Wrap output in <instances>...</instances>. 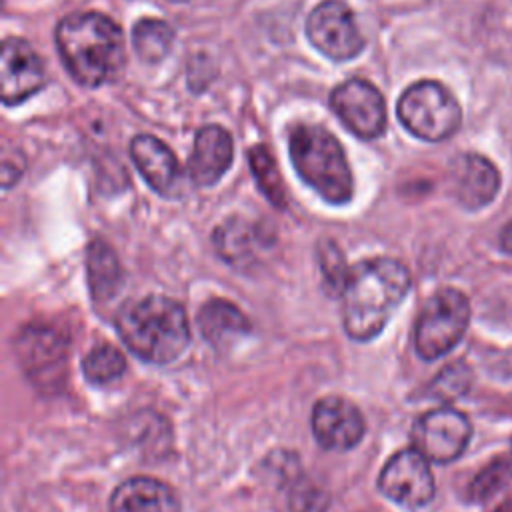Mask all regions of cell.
<instances>
[{
  "mask_svg": "<svg viewBox=\"0 0 512 512\" xmlns=\"http://www.w3.org/2000/svg\"><path fill=\"white\" fill-rule=\"evenodd\" d=\"M312 432L324 450L344 452L354 448L364 432L362 412L342 396H326L314 404Z\"/></svg>",
  "mask_w": 512,
  "mask_h": 512,
  "instance_id": "13",
  "label": "cell"
},
{
  "mask_svg": "<svg viewBox=\"0 0 512 512\" xmlns=\"http://www.w3.org/2000/svg\"><path fill=\"white\" fill-rule=\"evenodd\" d=\"M46 70L36 50L22 38H6L0 56V96L6 106L20 104L40 92Z\"/></svg>",
  "mask_w": 512,
  "mask_h": 512,
  "instance_id": "11",
  "label": "cell"
},
{
  "mask_svg": "<svg viewBox=\"0 0 512 512\" xmlns=\"http://www.w3.org/2000/svg\"><path fill=\"white\" fill-rule=\"evenodd\" d=\"M234 158V144L228 130L218 124L202 126L196 132L194 148L188 162V172L194 184L212 186L216 184Z\"/></svg>",
  "mask_w": 512,
  "mask_h": 512,
  "instance_id": "16",
  "label": "cell"
},
{
  "mask_svg": "<svg viewBox=\"0 0 512 512\" xmlns=\"http://www.w3.org/2000/svg\"><path fill=\"white\" fill-rule=\"evenodd\" d=\"M450 182L456 200L466 210L484 208L500 190V174L496 166L474 152L460 154L452 160Z\"/></svg>",
  "mask_w": 512,
  "mask_h": 512,
  "instance_id": "14",
  "label": "cell"
},
{
  "mask_svg": "<svg viewBox=\"0 0 512 512\" xmlns=\"http://www.w3.org/2000/svg\"><path fill=\"white\" fill-rule=\"evenodd\" d=\"M86 272L92 296L100 302L114 298L122 286V268L118 256L104 240H94L88 246Z\"/></svg>",
  "mask_w": 512,
  "mask_h": 512,
  "instance_id": "19",
  "label": "cell"
},
{
  "mask_svg": "<svg viewBox=\"0 0 512 512\" xmlns=\"http://www.w3.org/2000/svg\"><path fill=\"white\" fill-rule=\"evenodd\" d=\"M168 2H188V0H168Z\"/></svg>",
  "mask_w": 512,
  "mask_h": 512,
  "instance_id": "29",
  "label": "cell"
},
{
  "mask_svg": "<svg viewBox=\"0 0 512 512\" xmlns=\"http://www.w3.org/2000/svg\"><path fill=\"white\" fill-rule=\"evenodd\" d=\"M56 48L68 74L82 86L112 82L124 68L126 44L120 26L104 14L82 12L60 20Z\"/></svg>",
  "mask_w": 512,
  "mask_h": 512,
  "instance_id": "2",
  "label": "cell"
},
{
  "mask_svg": "<svg viewBox=\"0 0 512 512\" xmlns=\"http://www.w3.org/2000/svg\"><path fill=\"white\" fill-rule=\"evenodd\" d=\"M114 324L128 350L150 364L176 360L190 342L186 310L166 296L152 294L126 302Z\"/></svg>",
  "mask_w": 512,
  "mask_h": 512,
  "instance_id": "3",
  "label": "cell"
},
{
  "mask_svg": "<svg viewBox=\"0 0 512 512\" xmlns=\"http://www.w3.org/2000/svg\"><path fill=\"white\" fill-rule=\"evenodd\" d=\"M472 436L470 420L454 408H436L422 414L414 428V448L430 462L448 464L468 446Z\"/></svg>",
  "mask_w": 512,
  "mask_h": 512,
  "instance_id": "8",
  "label": "cell"
},
{
  "mask_svg": "<svg viewBox=\"0 0 512 512\" xmlns=\"http://www.w3.org/2000/svg\"><path fill=\"white\" fill-rule=\"evenodd\" d=\"M290 158L298 176L330 204H346L354 180L340 142L322 126H296L290 132Z\"/></svg>",
  "mask_w": 512,
  "mask_h": 512,
  "instance_id": "4",
  "label": "cell"
},
{
  "mask_svg": "<svg viewBox=\"0 0 512 512\" xmlns=\"http://www.w3.org/2000/svg\"><path fill=\"white\" fill-rule=\"evenodd\" d=\"M82 372L88 382L96 386H106L122 378V374L126 372V358L118 348L110 344H100L84 356Z\"/></svg>",
  "mask_w": 512,
  "mask_h": 512,
  "instance_id": "22",
  "label": "cell"
},
{
  "mask_svg": "<svg viewBox=\"0 0 512 512\" xmlns=\"http://www.w3.org/2000/svg\"><path fill=\"white\" fill-rule=\"evenodd\" d=\"M330 108L340 122L358 138L374 140L386 128V104L376 86L366 80L350 78L330 94Z\"/></svg>",
  "mask_w": 512,
  "mask_h": 512,
  "instance_id": "9",
  "label": "cell"
},
{
  "mask_svg": "<svg viewBox=\"0 0 512 512\" xmlns=\"http://www.w3.org/2000/svg\"><path fill=\"white\" fill-rule=\"evenodd\" d=\"M500 246L504 252L512 254V220L500 232Z\"/></svg>",
  "mask_w": 512,
  "mask_h": 512,
  "instance_id": "27",
  "label": "cell"
},
{
  "mask_svg": "<svg viewBox=\"0 0 512 512\" xmlns=\"http://www.w3.org/2000/svg\"><path fill=\"white\" fill-rule=\"evenodd\" d=\"M174 30L164 20L144 18L132 28V46L144 64H158L172 48Z\"/></svg>",
  "mask_w": 512,
  "mask_h": 512,
  "instance_id": "21",
  "label": "cell"
},
{
  "mask_svg": "<svg viewBox=\"0 0 512 512\" xmlns=\"http://www.w3.org/2000/svg\"><path fill=\"white\" fill-rule=\"evenodd\" d=\"M470 322V302L456 288L436 290L420 310L414 346L422 360L446 356L464 336Z\"/></svg>",
  "mask_w": 512,
  "mask_h": 512,
  "instance_id": "6",
  "label": "cell"
},
{
  "mask_svg": "<svg viewBox=\"0 0 512 512\" xmlns=\"http://www.w3.org/2000/svg\"><path fill=\"white\" fill-rule=\"evenodd\" d=\"M306 34L312 46L334 62L352 60L364 48L354 12L342 0L318 4L306 20Z\"/></svg>",
  "mask_w": 512,
  "mask_h": 512,
  "instance_id": "7",
  "label": "cell"
},
{
  "mask_svg": "<svg viewBox=\"0 0 512 512\" xmlns=\"http://www.w3.org/2000/svg\"><path fill=\"white\" fill-rule=\"evenodd\" d=\"M130 156L148 186L162 196H176L180 166L174 152L156 136L138 134L130 142Z\"/></svg>",
  "mask_w": 512,
  "mask_h": 512,
  "instance_id": "15",
  "label": "cell"
},
{
  "mask_svg": "<svg viewBox=\"0 0 512 512\" xmlns=\"http://www.w3.org/2000/svg\"><path fill=\"white\" fill-rule=\"evenodd\" d=\"M110 512H180V500L166 482L134 476L114 490Z\"/></svg>",
  "mask_w": 512,
  "mask_h": 512,
  "instance_id": "17",
  "label": "cell"
},
{
  "mask_svg": "<svg viewBox=\"0 0 512 512\" xmlns=\"http://www.w3.org/2000/svg\"><path fill=\"white\" fill-rule=\"evenodd\" d=\"M512 480V460L496 458L484 466L470 482V498L474 502H486L496 496Z\"/></svg>",
  "mask_w": 512,
  "mask_h": 512,
  "instance_id": "24",
  "label": "cell"
},
{
  "mask_svg": "<svg viewBox=\"0 0 512 512\" xmlns=\"http://www.w3.org/2000/svg\"><path fill=\"white\" fill-rule=\"evenodd\" d=\"M396 110L402 126L426 142H442L450 138L462 122L460 104L434 80H422L408 86L400 96Z\"/></svg>",
  "mask_w": 512,
  "mask_h": 512,
  "instance_id": "5",
  "label": "cell"
},
{
  "mask_svg": "<svg viewBox=\"0 0 512 512\" xmlns=\"http://www.w3.org/2000/svg\"><path fill=\"white\" fill-rule=\"evenodd\" d=\"M472 382V370L464 362H454L448 364L434 380L432 392L436 398L442 400H454L462 396Z\"/></svg>",
  "mask_w": 512,
  "mask_h": 512,
  "instance_id": "25",
  "label": "cell"
},
{
  "mask_svg": "<svg viewBox=\"0 0 512 512\" xmlns=\"http://www.w3.org/2000/svg\"><path fill=\"white\" fill-rule=\"evenodd\" d=\"M496 512H512V506H510V502H508V504H504V506H500Z\"/></svg>",
  "mask_w": 512,
  "mask_h": 512,
  "instance_id": "28",
  "label": "cell"
},
{
  "mask_svg": "<svg viewBox=\"0 0 512 512\" xmlns=\"http://www.w3.org/2000/svg\"><path fill=\"white\" fill-rule=\"evenodd\" d=\"M260 238L262 236L256 226L240 218H232L216 228L214 246L226 262L234 266H242L254 258V250L262 242Z\"/></svg>",
  "mask_w": 512,
  "mask_h": 512,
  "instance_id": "20",
  "label": "cell"
},
{
  "mask_svg": "<svg viewBox=\"0 0 512 512\" xmlns=\"http://www.w3.org/2000/svg\"><path fill=\"white\" fill-rule=\"evenodd\" d=\"M250 158V168L252 174L256 178L258 188L262 190V194L278 208L286 206V188L280 176V170L272 158V154L268 152L266 146H254L248 154Z\"/></svg>",
  "mask_w": 512,
  "mask_h": 512,
  "instance_id": "23",
  "label": "cell"
},
{
  "mask_svg": "<svg viewBox=\"0 0 512 512\" xmlns=\"http://www.w3.org/2000/svg\"><path fill=\"white\" fill-rule=\"evenodd\" d=\"M198 328L212 346L220 348L246 336L252 326L238 306L222 298H212L198 312Z\"/></svg>",
  "mask_w": 512,
  "mask_h": 512,
  "instance_id": "18",
  "label": "cell"
},
{
  "mask_svg": "<svg viewBox=\"0 0 512 512\" xmlns=\"http://www.w3.org/2000/svg\"><path fill=\"white\" fill-rule=\"evenodd\" d=\"M330 506V496L324 488L310 482H298L290 490L288 510L290 512H326Z\"/></svg>",
  "mask_w": 512,
  "mask_h": 512,
  "instance_id": "26",
  "label": "cell"
},
{
  "mask_svg": "<svg viewBox=\"0 0 512 512\" xmlns=\"http://www.w3.org/2000/svg\"><path fill=\"white\" fill-rule=\"evenodd\" d=\"M410 290L408 268L394 258H370L348 270L342 286V324L352 340L382 332Z\"/></svg>",
  "mask_w": 512,
  "mask_h": 512,
  "instance_id": "1",
  "label": "cell"
},
{
  "mask_svg": "<svg viewBox=\"0 0 512 512\" xmlns=\"http://www.w3.org/2000/svg\"><path fill=\"white\" fill-rule=\"evenodd\" d=\"M16 352L30 380L38 386H54L62 380L66 368V342L46 326H26L18 340Z\"/></svg>",
  "mask_w": 512,
  "mask_h": 512,
  "instance_id": "12",
  "label": "cell"
},
{
  "mask_svg": "<svg viewBox=\"0 0 512 512\" xmlns=\"http://www.w3.org/2000/svg\"><path fill=\"white\" fill-rule=\"evenodd\" d=\"M428 458L416 448L396 452L378 476L380 492L406 508H422L434 498V476Z\"/></svg>",
  "mask_w": 512,
  "mask_h": 512,
  "instance_id": "10",
  "label": "cell"
}]
</instances>
